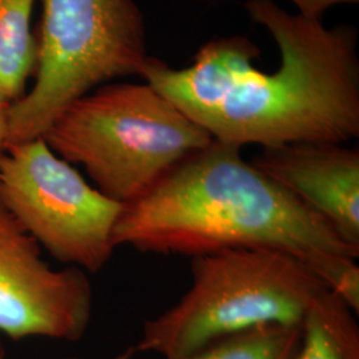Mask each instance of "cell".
<instances>
[{
  "instance_id": "obj_1",
  "label": "cell",
  "mask_w": 359,
  "mask_h": 359,
  "mask_svg": "<svg viewBox=\"0 0 359 359\" xmlns=\"http://www.w3.org/2000/svg\"><path fill=\"white\" fill-rule=\"evenodd\" d=\"M245 10L280 52L274 72L256 68L259 50L243 36L204 44L193 65L149 57L142 77L201 126L238 148L299 142L346 144L359 136L358 34L354 27L287 13L274 0Z\"/></svg>"
},
{
  "instance_id": "obj_2",
  "label": "cell",
  "mask_w": 359,
  "mask_h": 359,
  "mask_svg": "<svg viewBox=\"0 0 359 359\" xmlns=\"http://www.w3.org/2000/svg\"><path fill=\"white\" fill-rule=\"evenodd\" d=\"M241 151L212 140L180 161L149 192L124 205L114 233L116 248L189 257L270 249L305 265L320 253L358 258V249Z\"/></svg>"
},
{
  "instance_id": "obj_3",
  "label": "cell",
  "mask_w": 359,
  "mask_h": 359,
  "mask_svg": "<svg viewBox=\"0 0 359 359\" xmlns=\"http://www.w3.org/2000/svg\"><path fill=\"white\" fill-rule=\"evenodd\" d=\"M120 204L149 192L213 137L144 83H107L69 104L41 137Z\"/></svg>"
},
{
  "instance_id": "obj_4",
  "label": "cell",
  "mask_w": 359,
  "mask_h": 359,
  "mask_svg": "<svg viewBox=\"0 0 359 359\" xmlns=\"http://www.w3.org/2000/svg\"><path fill=\"white\" fill-rule=\"evenodd\" d=\"M191 258L188 292L144 323L135 351L180 358L259 326H301L327 289L302 261L278 250L234 248Z\"/></svg>"
},
{
  "instance_id": "obj_5",
  "label": "cell",
  "mask_w": 359,
  "mask_h": 359,
  "mask_svg": "<svg viewBox=\"0 0 359 359\" xmlns=\"http://www.w3.org/2000/svg\"><path fill=\"white\" fill-rule=\"evenodd\" d=\"M36 40L35 84L10 105L8 144L41 139L72 102L114 79L142 77L151 57L135 0H44Z\"/></svg>"
},
{
  "instance_id": "obj_6",
  "label": "cell",
  "mask_w": 359,
  "mask_h": 359,
  "mask_svg": "<svg viewBox=\"0 0 359 359\" xmlns=\"http://www.w3.org/2000/svg\"><path fill=\"white\" fill-rule=\"evenodd\" d=\"M0 205L62 264L97 273L114 256L124 204L96 189L43 139L7 145Z\"/></svg>"
},
{
  "instance_id": "obj_7",
  "label": "cell",
  "mask_w": 359,
  "mask_h": 359,
  "mask_svg": "<svg viewBox=\"0 0 359 359\" xmlns=\"http://www.w3.org/2000/svg\"><path fill=\"white\" fill-rule=\"evenodd\" d=\"M40 250L0 205V334L75 342L90 325V280L74 266L52 269Z\"/></svg>"
},
{
  "instance_id": "obj_8",
  "label": "cell",
  "mask_w": 359,
  "mask_h": 359,
  "mask_svg": "<svg viewBox=\"0 0 359 359\" xmlns=\"http://www.w3.org/2000/svg\"><path fill=\"white\" fill-rule=\"evenodd\" d=\"M250 163L321 216L359 250V149L299 142L261 148Z\"/></svg>"
},
{
  "instance_id": "obj_9",
  "label": "cell",
  "mask_w": 359,
  "mask_h": 359,
  "mask_svg": "<svg viewBox=\"0 0 359 359\" xmlns=\"http://www.w3.org/2000/svg\"><path fill=\"white\" fill-rule=\"evenodd\" d=\"M354 314L329 289L322 292L302 321L293 359H359V325Z\"/></svg>"
},
{
  "instance_id": "obj_10",
  "label": "cell",
  "mask_w": 359,
  "mask_h": 359,
  "mask_svg": "<svg viewBox=\"0 0 359 359\" xmlns=\"http://www.w3.org/2000/svg\"><path fill=\"white\" fill-rule=\"evenodd\" d=\"M34 4L35 0H0V90L11 103L25 95L38 65Z\"/></svg>"
},
{
  "instance_id": "obj_11",
  "label": "cell",
  "mask_w": 359,
  "mask_h": 359,
  "mask_svg": "<svg viewBox=\"0 0 359 359\" xmlns=\"http://www.w3.org/2000/svg\"><path fill=\"white\" fill-rule=\"evenodd\" d=\"M299 342L301 326L265 325L175 359H293Z\"/></svg>"
},
{
  "instance_id": "obj_12",
  "label": "cell",
  "mask_w": 359,
  "mask_h": 359,
  "mask_svg": "<svg viewBox=\"0 0 359 359\" xmlns=\"http://www.w3.org/2000/svg\"><path fill=\"white\" fill-rule=\"evenodd\" d=\"M354 257L320 253L306 264L325 286L339 297L355 314L359 313V266Z\"/></svg>"
},
{
  "instance_id": "obj_13",
  "label": "cell",
  "mask_w": 359,
  "mask_h": 359,
  "mask_svg": "<svg viewBox=\"0 0 359 359\" xmlns=\"http://www.w3.org/2000/svg\"><path fill=\"white\" fill-rule=\"evenodd\" d=\"M293 3L298 15L311 19L322 20V16L334 6L357 4L359 0H289Z\"/></svg>"
},
{
  "instance_id": "obj_14",
  "label": "cell",
  "mask_w": 359,
  "mask_h": 359,
  "mask_svg": "<svg viewBox=\"0 0 359 359\" xmlns=\"http://www.w3.org/2000/svg\"><path fill=\"white\" fill-rule=\"evenodd\" d=\"M11 102L0 90V158L8 144V111Z\"/></svg>"
},
{
  "instance_id": "obj_15",
  "label": "cell",
  "mask_w": 359,
  "mask_h": 359,
  "mask_svg": "<svg viewBox=\"0 0 359 359\" xmlns=\"http://www.w3.org/2000/svg\"><path fill=\"white\" fill-rule=\"evenodd\" d=\"M136 351H135V347H129L128 350H126V351H123L121 354H118L115 359H132L133 357V354H135ZM65 359H77V358H65Z\"/></svg>"
},
{
  "instance_id": "obj_16",
  "label": "cell",
  "mask_w": 359,
  "mask_h": 359,
  "mask_svg": "<svg viewBox=\"0 0 359 359\" xmlns=\"http://www.w3.org/2000/svg\"><path fill=\"white\" fill-rule=\"evenodd\" d=\"M0 359H4V347L1 344V339H0Z\"/></svg>"
},
{
  "instance_id": "obj_17",
  "label": "cell",
  "mask_w": 359,
  "mask_h": 359,
  "mask_svg": "<svg viewBox=\"0 0 359 359\" xmlns=\"http://www.w3.org/2000/svg\"><path fill=\"white\" fill-rule=\"evenodd\" d=\"M194 1H198V3H212L215 0H194Z\"/></svg>"
}]
</instances>
